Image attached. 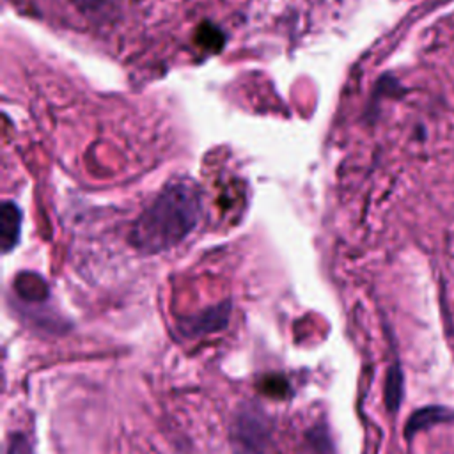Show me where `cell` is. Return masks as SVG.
Wrapping results in <instances>:
<instances>
[{
	"mask_svg": "<svg viewBox=\"0 0 454 454\" xmlns=\"http://www.w3.org/2000/svg\"><path fill=\"white\" fill-rule=\"evenodd\" d=\"M23 16L89 51L128 55L149 28L156 0H9Z\"/></svg>",
	"mask_w": 454,
	"mask_h": 454,
	"instance_id": "obj_1",
	"label": "cell"
},
{
	"mask_svg": "<svg viewBox=\"0 0 454 454\" xmlns=\"http://www.w3.org/2000/svg\"><path fill=\"white\" fill-rule=\"evenodd\" d=\"M200 213L199 190L184 181L172 183L135 220L129 243L145 255L174 248L197 227Z\"/></svg>",
	"mask_w": 454,
	"mask_h": 454,
	"instance_id": "obj_2",
	"label": "cell"
},
{
	"mask_svg": "<svg viewBox=\"0 0 454 454\" xmlns=\"http://www.w3.org/2000/svg\"><path fill=\"white\" fill-rule=\"evenodd\" d=\"M229 431L234 454H264L271 436L270 417L259 406L245 403L236 410Z\"/></svg>",
	"mask_w": 454,
	"mask_h": 454,
	"instance_id": "obj_3",
	"label": "cell"
},
{
	"mask_svg": "<svg viewBox=\"0 0 454 454\" xmlns=\"http://www.w3.org/2000/svg\"><path fill=\"white\" fill-rule=\"evenodd\" d=\"M231 310H232L231 300H223L218 305H211L207 309L199 310L193 316L181 319L179 332L188 339L220 332V330L227 328L229 319H231Z\"/></svg>",
	"mask_w": 454,
	"mask_h": 454,
	"instance_id": "obj_4",
	"label": "cell"
},
{
	"mask_svg": "<svg viewBox=\"0 0 454 454\" xmlns=\"http://www.w3.org/2000/svg\"><path fill=\"white\" fill-rule=\"evenodd\" d=\"M452 419H454V411L445 406H436V404L424 406L410 415V419L404 426V436L411 438L415 433H419L422 429H429L431 426H436V424H442V422H447Z\"/></svg>",
	"mask_w": 454,
	"mask_h": 454,
	"instance_id": "obj_5",
	"label": "cell"
},
{
	"mask_svg": "<svg viewBox=\"0 0 454 454\" xmlns=\"http://www.w3.org/2000/svg\"><path fill=\"white\" fill-rule=\"evenodd\" d=\"M21 232V213L16 204L5 202L0 213V247L4 252H11L18 241Z\"/></svg>",
	"mask_w": 454,
	"mask_h": 454,
	"instance_id": "obj_6",
	"label": "cell"
},
{
	"mask_svg": "<svg viewBox=\"0 0 454 454\" xmlns=\"http://www.w3.org/2000/svg\"><path fill=\"white\" fill-rule=\"evenodd\" d=\"M403 401V372L399 365L388 369L387 383H385V404L388 411H397Z\"/></svg>",
	"mask_w": 454,
	"mask_h": 454,
	"instance_id": "obj_7",
	"label": "cell"
},
{
	"mask_svg": "<svg viewBox=\"0 0 454 454\" xmlns=\"http://www.w3.org/2000/svg\"><path fill=\"white\" fill-rule=\"evenodd\" d=\"M7 454H34V447H32L28 436L21 434V433L11 434Z\"/></svg>",
	"mask_w": 454,
	"mask_h": 454,
	"instance_id": "obj_8",
	"label": "cell"
}]
</instances>
